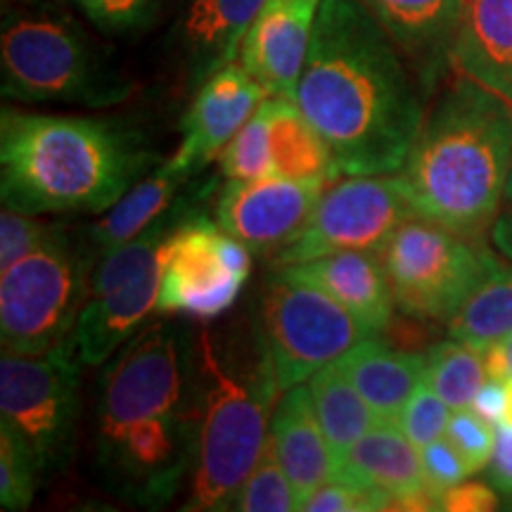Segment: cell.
I'll use <instances>...</instances> for the list:
<instances>
[{
    "mask_svg": "<svg viewBox=\"0 0 512 512\" xmlns=\"http://www.w3.org/2000/svg\"><path fill=\"white\" fill-rule=\"evenodd\" d=\"M155 162L143 133L126 121L8 105L0 114V197L22 214H105Z\"/></svg>",
    "mask_w": 512,
    "mask_h": 512,
    "instance_id": "cell-2",
    "label": "cell"
},
{
    "mask_svg": "<svg viewBox=\"0 0 512 512\" xmlns=\"http://www.w3.org/2000/svg\"><path fill=\"white\" fill-rule=\"evenodd\" d=\"M266 0H181L169 29L174 60L192 91L230 62H238L242 41Z\"/></svg>",
    "mask_w": 512,
    "mask_h": 512,
    "instance_id": "cell-18",
    "label": "cell"
},
{
    "mask_svg": "<svg viewBox=\"0 0 512 512\" xmlns=\"http://www.w3.org/2000/svg\"><path fill=\"white\" fill-rule=\"evenodd\" d=\"M200 403L188 330L178 323L150 325L107 361L95 411V446L107 444L150 415L192 411Z\"/></svg>",
    "mask_w": 512,
    "mask_h": 512,
    "instance_id": "cell-7",
    "label": "cell"
},
{
    "mask_svg": "<svg viewBox=\"0 0 512 512\" xmlns=\"http://www.w3.org/2000/svg\"><path fill=\"white\" fill-rule=\"evenodd\" d=\"M451 413L453 408L434 392L432 384L422 380L411 399L406 401V406L401 408L396 425L415 446L422 448L444 437Z\"/></svg>",
    "mask_w": 512,
    "mask_h": 512,
    "instance_id": "cell-34",
    "label": "cell"
},
{
    "mask_svg": "<svg viewBox=\"0 0 512 512\" xmlns=\"http://www.w3.org/2000/svg\"><path fill=\"white\" fill-rule=\"evenodd\" d=\"M320 0H266L240 48V64L268 98H290L309 57Z\"/></svg>",
    "mask_w": 512,
    "mask_h": 512,
    "instance_id": "cell-16",
    "label": "cell"
},
{
    "mask_svg": "<svg viewBox=\"0 0 512 512\" xmlns=\"http://www.w3.org/2000/svg\"><path fill=\"white\" fill-rule=\"evenodd\" d=\"M280 463L297 491L299 501L337 475V456L332 451L309 387H290L280 396L271 418V430Z\"/></svg>",
    "mask_w": 512,
    "mask_h": 512,
    "instance_id": "cell-21",
    "label": "cell"
},
{
    "mask_svg": "<svg viewBox=\"0 0 512 512\" xmlns=\"http://www.w3.org/2000/svg\"><path fill=\"white\" fill-rule=\"evenodd\" d=\"M200 411L202 406L150 415L95 446L107 484L121 498L147 508L174 501L195 467Z\"/></svg>",
    "mask_w": 512,
    "mask_h": 512,
    "instance_id": "cell-12",
    "label": "cell"
},
{
    "mask_svg": "<svg viewBox=\"0 0 512 512\" xmlns=\"http://www.w3.org/2000/svg\"><path fill=\"white\" fill-rule=\"evenodd\" d=\"M41 477L43 472L31 448L8 422L0 420V508L27 510Z\"/></svg>",
    "mask_w": 512,
    "mask_h": 512,
    "instance_id": "cell-32",
    "label": "cell"
},
{
    "mask_svg": "<svg viewBox=\"0 0 512 512\" xmlns=\"http://www.w3.org/2000/svg\"><path fill=\"white\" fill-rule=\"evenodd\" d=\"M396 309L408 318L448 323L494 273L498 256L439 223L408 216L380 247Z\"/></svg>",
    "mask_w": 512,
    "mask_h": 512,
    "instance_id": "cell-6",
    "label": "cell"
},
{
    "mask_svg": "<svg viewBox=\"0 0 512 512\" xmlns=\"http://www.w3.org/2000/svg\"><path fill=\"white\" fill-rule=\"evenodd\" d=\"M91 297L88 256L64 230L5 268L0 278V339L17 354H46L69 342Z\"/></svg>",
    "mask_w": 512,
    "mask_h": 512,
    "instance_id": "cell-8",
    "label": "cell"
},
{
    "mask_svg": "<svg viewBox=\"0 0 512 512\" xmlns=\"http://www.w3.org/2000/svg\"><path fill=\"white\" fill-rule=\"evenodd\" d=\"M0 91L27 105L112 107L131 98L133 83L107 62L76 19L57 8L22 5L3 19Z\"/></svg>",
    "mask_w": 512,
    "mask_h": 512,
    "instance_id": "cell-4",
    "label": "cell"
},
{
    "mask_svg": "<svg viewBox=\"0 0 512 512\" xmlns=\"http://www.w3.org/2000/svg\"><path fill=\"white\" fill-rule=\"evenodd\" d=\"M202 389L200 439L183 510H230L235 496L254 470L268 437V415L280 392L271 363L261 351L252 377H238L223 368L209 335L200 342Z\"/></svg>",
    "mask_w": 512,
    "mask_h": 512,
    "instance_id": "cell-5",
    "label": "cell"
},
{
    "mask_svg": "<svg viewBox=\"0 0 512 512\" xmlns=\"http://www.w3.org/2000/svg\"><path fill=\"white\" fill-rule=\"evenodd\" d=\"M60 233L62 226L57 223L41 221L38 216L5 207L0 214V271L48 245Z\"/></svg>",
    "mask_w": 512,
    "mask_h": 512,
    "instance_id": "cell-35",
    "label": "cell"
},
{
    "mask_svg": "<svg viewBox=\"0 0 512 512\" xmlns=\"http://www.w3.org/2000/svg\"><path fill=\"white\" fill-rule=\"evenodd\" d=\"M221 233L219 223L204 216H190L178 228L159 290V313L216 318L235 304L247 278L223 261Z\"/></svg>",
    "mask_w": 512,
    "mask_h": 512,
    "instance_id": "cell-14",
    "label": "cell"
},
{
    "mask_svg": "<svg viewBox=\"0 0 512 512\" xmlns=\"http://www.w3.org/2000/svg\"><path fill=\"white\" fill-rule=\"evenodd\" d=\"M337 366L373 408L377 420L396 422L401 408L425 380L427 358L389 347L373 335L349 349Z\"/></svg>",
    "mask_w": 512,
    "mask_h": 512,
    "instance_id": "cell-23",
    "label": "cell"
},
{
    "mask_svg": "<svg viewBox=\"0 0 512 512\" xmlns=\"http://www.w3.org/2000/svg\"><path fill=\"white\" fill-rule=\"evenodd\" d=\"M294 102L342 176L401 171L425 124V93L361 0H320Z\"/></svg>",
    "mask_w": 512,
    "mask_h": 512,
    "instance_id": "cell-1",
    "label": "cell"
},
{
    "mask_svg": "<svg viewBox=\"0 0 512 512\" xmlns=\"http://www.w3.org/2000/svg\"><path fill=\"white\" fill-rule=\"evenodd\" d=\"M190 178L192 176L176 169L171 162L159 166L150 176H143L114 207L102 214V219L91 223L88 242L105 254L128 240L138 238L140 233L155 226L159 219H164L181 204L178 195Z\"/></svg>",
    "mask_w": 512,
    "mask_h": 512,
    "instance_id": "cell-25",
    "label": "cell"
},
{
    "mask_svg": "<svg viewBox=\"0 0 512 512\" xmlns=\"http://www.w3.org/2000/svg\"><path fill=\"white\" fill-rule=\"evenodd\" d=\"M446 325L451 337L482 351L512 335V266L498 261L494 273Z\"/></svg>",
    "mask_w": 512,
    "mask_h": 512,
    "instance_id": "cell-28",
    "label": "cell"
},
{
    "mask_svg": "<svg viewBox=\"0 0 512 512\" xmlns=\"http://www.w3.org/2000/svg\"><path fill=\"white\" fill-rule=\"evenodd\" d=\"M335 477L366 484L389 496L432 489L422 467L420 448L396 422L384 420H377L347 453L339 456Z\"/></svg>",
    "mask_w": 512,
    "mask_h": 512,
    "instance_id": "cell-24",
    "label": "cell"
},
{
    "mask_svg": "<svg viewBox=\"0 0 512 512\" xmlns=\"http://www.w3.org/2000/svg\"><path fill=\"white\" fill-rule=\"evenodd\" d=\"M501 349H503V356H505V363H508V375L512 377V335H508L505 339H501Z\"/></svg>",
    "mask_w": 512,
    "mask_h": 512,
    "instance_id": "cell-44",
    "label": "cell"
},
{
    "mask_svg": "<svg viewBox=\"0 0 512 512\" xmlns=\"http://www.w3.org/2000/svg\"><path fill=\"white\" fill-rule=\"evenodd\" d=\"M268 128H271V98L261 102L259 110L221 152V171L228 181H256V178L275 176Z\"/></svg>",
    "mask_w": 512,
    "mask_h": 512,
    "instance_id": "cell-31",
    "label": "cell"
},
{
    "mask_svg": "<svg viewBox=\"0 0 512 512\" xmlns=\"http://www.w3.org/2000/svg\"><path fill=\"white\" fill-rule=\"evenodd\" d=\"M15 5H36V3H46V0H12Z\"/></svg>",
    "mask_w": 512,
    "mask_h": 512,
    "instance_id": "cell-45",
    "label": "cell"
},
{
    "mask_svg": "<svg viewBox=\"0 0 512 512\" xmlns=\"http://www.w3.org/2000/svg\"><path fill=\"white\" fill-rule=\"evenodd\" d=\"M505 389H508V403H505L503 425L512 427V377H508V380H505Z\"/></svg>",
    "mask_w": 512,
    "mask_h": 512,
    "instance_id": "cell-43",
    "label": "cell"
},
{
    "mask_svg": "<svg viewBox=\"0 0 512 512\" xmlns=\"http://www.w3.org/2000/svg\"><path fill=\"white\" fill-rule=\"evenodd\" d=\"M306 387H309L313 406H316L320 427L339 460L342 453H347L375 425L377 415L358 394L349 377L342 373L337 361L320 368Z\"/></svg>",
    "mask_w": 512,
    "mask_h": 512,
    "instance_id": "cell-27",
    "label": "cell"
},
{
    "mask_svg": "<svg viewBox=\"0 0 512 512\" xmlns=\"http://www.w3.org/2000/svg\"><path fill=\"white\" fill-rule=\"evenodd\" d=\"M425 380L453 411L470 408L486 382L484 351L451 337L425 354Z\"/></svg>",
    "mask_w": 512,
    "mask_h": 512,
    "instance_id": "cell-29",
    "label": "cell"
},
{
    "mask_svg": "<svg viewBox=\"0 0 512 512\" xmlns=\"http://www.w3.org/2000/svg\"><path fill=\"white\" fill-rule=\"evenodd\" d=\"M510 171L512 102L453 69L396 171L413 216L484 240Z\"/></svg>",
    "mask_w": 512,
    "mask_h": 512,
    "instance_id": "cell-3",
    "label": "cell"
},
{
    "mask_svg": "<svg viewBox=\"0 0 512 512\" xmlns=\"http://www.w3.org/2000/svg\"><path fill=\"white\" fill-rule=\"evenodd\" d=\"M230 510L242 512H292L302 510L297 491L287 477L283 463H280L278 448H275L273 434L268 432L261 456L256 460L254 470L242 484Z\"/></svg>",
    "mask_w": 512,
    "mask_h": 512,
    "instance_id": "cell-30",
    "label": "cell"
},
{
    "mask_svg": "<svg viewBox=\"0 0 512 512\" xmlns=\"http://www.w3.org/2000/svg\"><path fill=\"white\" fill-rule=\"evenodd\" d=\"M325 190V183L285 176L228 181L216 202V223L252 252L275 254L302 233Z\"/></svg>",
    "mask_w": 512,
    "mask_h": 512,
    "instance_id": "cell-13",
    "label": "cell"
},
{
    "mask_svg": "<svg viewBox=\"0 0 512 512\" xmlns=\"http://www.w3.org/2000/svg\"><path fill=\"white\" fill-rule=\"evenodd\" d=\"M280 268L328 292L370 335H380L392 323L396 302L377 252L354 249Z\"/></svg>",
    "mask_w": 512,
    "mask_h": 512,
    "instance_id": "cell-19",
    "label": "cell"
},
{
    "mask_svg": "<svg viewBox=\"0 0 512 512\" xmlns=\"http://www.w3.org/2000/svg\"><path fill=\"white\" fill-rule=\"evenodd\" d=\"M268 140L275 176L325 185L342 176L328 143L290 98H271Z\"/></svg>",
    "mask_w": 512,
    "mask_h": 512,
    "instance_id": "cell-26",
    "label": "cell"
},
{
    "mask_svg": "<svg viewBox=\"0 0 512 512\" xmlns=\"http://www.w3.org/2000/svg\"><path fill=\"white\" fill-rule=\"evenodd\" d=\"M373 337L342 304L309 280L278 268L264 294V354L280 392L309 382Z\"/></svg>",
    "mask_w": 512,
    "mask_h": 512,
    "instance_id": "cell-9",
    "label": "cell"
},
{
    "mask_svg": "<svg viewBox=\"0 0 512 512\" xmlns=\"http://www.w3.org/2000/svg\"><path fill=\"white\" fill-rule=\"evenodd\" d=\"M491 245L496 247V252L505 256V261L512 264V171L508 178V185H505L501 207H498V214L494 223H491L489 230Z\"/></svg>",
    "mask_w": 512,
    "mask_h": 512,
    "instance_id": "cell-42",
    "label": "cell"
},
{
    "mask_svg": "<svg viewBox=\"0 0 512 512\" xmlns=\"http://www.w3.org/2000/svg\"><path fill=\"white\" fill-rule=\"evenodd\" d=\"M266 98L261 83L242 64H226L195 91L181 121V145L169 162L188 176H197L226 150Z\"/></svg>",
    "mask_w": 512,
    "mask_h": 512,
    "instance_id": "cell-15",
    "label": "cell"
},
{
    "mask_svg": "<svg viewBox=\"0 0 512 512\" xmlns=\"http://www.w3.org/2000/svg\"><path fill=\"white\" fill-rule=\"evenodd\" d=\"M389 494L380 489H370L366 484L351 482L344 477H332L330 482L318 486L304 498L302 510L311 512H370L387 510Z\"/></svg>",
    "mask_w": 512,
    "mask_h": 512,
    "instance_id": "cell-37",
    "label": "cell"
},
{
    "mask_svg": "<svg viewBox=\"0 0 512 512\" xmlns=\"http://www.w3.org/2000/svg\"><path fill=\"white\" fill-rule=\"evenodd\" d=\"M81 366L72 339L46 354L0 356V420L24 439L43 475L72 456Z\"/></svg>",
    "mask_w": 512,
    "mask_h": 512,
    "instance_id": "cell-10",
    "label": "cell"
},
{
    "mask_svg": "<svg viewBox=\"0 0 512 512\" xmlns=\"http://www.w3.org/2000/svg\"><path fill=\"white\" fill-rule=\"evenodd\" d=\"M166 268V266H164ZM164 268H152L119 290L88 297L72 335L83 366H100L136 335L152 311H157Z\"/></svg>",
    "mask_w": 512,
    "mask_h": 512,
    "instance_id": "cell-20",
    "label": "cell"
},
{
    "mask_svg": "<svg viewBox=\"0 0 512 512\" xmlns=\"http://www.w3.org/2000/svg\"><path fill=\"white\" fill-rule=\"evenodd\" d=\"M408 216L413 211L396 174L347 176L323 192L302 233L271 254V261L280 268L354 249L380 252Z\"/></svg>",
    "mask_w": 512,
    "mask_h": 512,
    "instance_id": "cell-11",
    "label": "cell"
},
{
    "mask_svg": "<svg viewBox=\"0 0 512 512\" xmlns=\"http://www.w3.org/2000/svg\"><path fill=\"white\" fill-rule=\"evenodd\" d=\"M501 494L491 484L460 482L439 498V510L446 512H491L501 508Z\"/></svg>",
    "mask_w": 512,
    "mask_h": 512,
    "instance_id": "cell-39",
    "label": "cell"
},
{
    "mask_svg": "<svg viewBox=\"0 0 512 512\" xmlns=\"http://www.w3.org/2000/svg\"><path fill=\"white\" fill-rule=\"evenodd\" d=\"M401 50L403 60L430 100L453 72L465 0H361Z\"/></svg>",
    "mask_w": 512,
    "mask_h": 512,
    "instance_id": "cell-17",
    "label": "cell"
},
{
    "mask_svg": "<svg viewBox=\"0 0 512 512\" xmlns=\"http://www.w3.org/2000/svg\"><path fill=\"white\" fill-rule=\"evenodd\" d=\"M420 456H422V467H425L427 484L437 491L439 498L446 489H451V486L463 482L465 477H470V470H467L465 460L460 458V453L453 448V444L446 437L422 446Z\"/></svg>",
    "mask_w": 512,
    "mask_h": 512,
    "instance_id": "cell-38",
    "label": "cell"
},
{
    "mask_svg": "<svg viewBox=\"0 0 512 512\" xmlns=\"http://www.w3.org/2000/svg\"><path fill=\"white\" fill-rule=\"evenodd\" d=\"M489 484L501 494L503 503L512 508V427L501 425L496 430V451L486 465Z\"/></svg>",
    "mask_w": 512,
    "mask_h": 512,
    "instance_id": "cell-40",
    "label": "cell"
},
{
    "mask_svg": "<svg viewBox=\"0 0 512 512\" xmlns=\"http://www.w3.org/2000/svg\"><path fill=\"white\" fill-rule=\"evenodd\" d=\"M453 69L512 102V0H465Z\"/></svg>",
    "mask_w": 512,
    "mask_h": 512,
    "instance_id": "cell-22",
    "label": "cell"
},
{
    "mask_svg": "<svg viewBox=\"0 0 512 512\" xmlns=\"http://www.w3.org/2000/svg\"><path fill=\"white\" fill-rule=\"evenodd\" d=\"M505 403H508V389H505V382L486 377V382L477 392L475 401H472L470 408L477 415H482L484 420H489L491 425L501 427L503 415H505Z\"/></svg>",
    "mask_w": 512,
    "mask_h": 512,
    "instance_id": "cell-41",
    "label": "cell"
},
{
    "mask_svg": "<svg viewBox=\"0 0 512 512\" xmlns=\"http://www.w3.org/2000/svg\"><path fill=\"white\" fill-rule=\"evenodd\" d=\"M496 425L484 420L472 408H460L451 413L444 437L451 441L453 448L465 460L470 475L486 470L496 451Z\"/></svg>",
    "mask_w": 512,
    "mask_h": 512,
    "instance_id": "cell-36",
    "label": "cell"
},
{
    "mask_svg": "<svg viewBox=\"0 0 512 512\" xmlns=\"http://www.w3.org/2000/svg\"><path fill=\"white\" fill-rule=\"evenodd\" d=\"M100 34L128 38L157 22L162 0H67Z\"/></svg>",
    "mask_w": 512,
    "mask_h": 512,
    "instance_id": "cell-33",
    "label": "cell"
}]
</instances>
